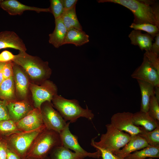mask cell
<instances>
[{
	"label": "cell",
	"mask_w": 159,
	"mask_h": 159,
	"mask_svg": "<svg viewBox=\"0 0 159 159\" xmlns=\"http://www.w3.org/2000/svg\"><path fill=\"white\" fill-rule=\"evenodd\" d=\"M130 135V138L128 143L122 149L113 153L117 156L124 158L132 153L149 145L146 140L139 135Z\"/></svg>",
	"instance_id": "cell-17"
},
{
	"label": "cell",
	"mask_w": 159,
	"mask_h": 159,
	"mask_svg": "<svg viewBox=\"0 0 159 159\" xmlns=\"http://www.w3.org/2000/svg\"><path fill=\"white\" fill-rule=\"evenodd\" d=\"M0 99L6 101L17 100L13 76L4 79L1 84Z\"/></svg>",
	"instance_id": "cell-23"
},
{
	"label": "cell",
	"mask_w": 159,
	"mask_h": 159,
	"mask_svg": "<svg viewBox=\"0 0 159 159\" xmlns=\"http://www.w3.org/2000/svg\"><path fill=\"white\" fill-rule=\"evenodd\" d=\"M128 37L131 44L138 46L142 51L150 50L154 38L148 34H143L140 30L134 29L130 33Z\"/></svg>",
	"instance_id": "cell-19"
},
{
	"label": "cell",
	"mask_w": 159,
	"mask_h": 159,
	"mask_svg": "<svg viewBox=\"0 0 159 159\" xmlns=\"http://www.w3.org/2000/svg\"><path fill=\"white\" fill-rule=\"evenodd\" d=\"M141 132L138 135L142 137L150 146L159 147V126L151 131L140 127Z\"/></svg>",
	"instance_id": "cell-26"
},
{
	"label": "cell",
	"mask_w": 159,
	"mask_h": 159,
	"mask_svg": "<svg viewBox=\"0 0 159 159\" xmlns=\"http://www.w3.org/2000/svg\"><path fill=\"white\" fill-rule=\"evenodd\" d=\"M16 122L18 129L22 132L31 131L45 127L41 110L35 108Z\"/></svg>",
	"instance_id": "cell-13"
},
{
	"label": "cell",
	"mask_w": 159,
	"mask_h": 159,
	"mask_svg": "<svg viewBox=\"0 0 159 159\" xmlns=\"http://www.w3.org/2000/svg\"><path fill=\"white\" fill-rule=\"evenodd\" d=\"M17 128L16 122L9 119L0 121V136L9 137L11 135L21 132Z\"/></svg>",
	"instance_id": "cell-28"
},
{
	"label": "cell",
	"mask_w": 159,
	"mask_h": 159,
	"mask_svg": "<svg viewBox=\"0 0 159 159\" xmlns=\"http://www.w3.org/2000/svg\"><path fill=\"white\" fill-rule=\"evenodd\" d=\"M60 17L67 31L73 28L82 30L77 16L75 6L64 11Z\"/></svg>",
	"instance_id": "cell-24"
},
{
	"label": "cell",
	"mask_w": 159,
	"mask_h": 159,
	"mask_svg": "<svg viewBox=\"0 0 159 159\" xmlns=\"http://www.w3.org/2000/svg\"><path fill=\"white\" fill-rule=\"evenodd\" d=\"M130 27L134 30L146 32L153 38L159 33V28L156 26L150 24H137L132 23Z\"/></svg>",
	"instance_id": "cell-29"
},
{
	"label": "cell",
	"mask_w": 159,
	"mask_h": 159,
	"mask_svg": "<svg viewBox=\"0 0 159 159\" xmlns=\"http://www.w3.org/2000/svg\"><path fill=\"white\" fill-rule=\"evenodd\" d=\"M55 23L54 31L49 35V42L55 47L58 48L63 45L67 30L61 17L55 19Z\"/></svg>",
	"instance_id": "cell-18"
},
{
	"label": "cell",
	"mask_w": 159,
	"mask_h": 159,
	"mask_svg": "<svg viewBox=\"0 0 159 159\" xmlns=\"http://www.w3.org/2000/svg\"><path fill=\"white\" fill-rule=\"evenodd\" d=\"M0 144H1V142H0Z\"/></svg>",
	"instance_id": "cell-47"
},
{
	"label": "cell",
	"mask_w": 159,
	"mask_h": 159,
	"mask_svg": "<svg viewBox=\"0 0 159 159\" xmlns=\"http://www.w3.org/2000/svg\"><path fill=\"white\" fill-rule=\"evenodd\" d=\"M132 121L135 126H140L149 131L153 130L159 126V121L153 118L148 112L140 111L133 114Z\"/></svg>",
	"instance_id": "cell-20"
},
{
	"label": "cell",
	"mask_w": 159,
	"mask_h": 159,
	"mask_svg": "<svg viewBox=\"0 0 159 159\" xmlns=\"http://www.w3.org/2000/svg\"><path fill=\"white\" fill-rule=\"evenodd\" d=\"M26 155L35 159H44L53 148L62 146L60 134L46 129L37 137Z\"/></svg>",
	"instance_id": "cell-4"
},
{
	"label": "cell",
	"mask_w": 159,
	"mask_h": 159,
	"mask_svg": "<svg viewBox=\"0 0 159 159\" xmlns=\"http://www.w3.org/2000/svg\"><path fill=\"white\" fill-rule=\"evenodd\" d=\"M50 2L51 13L53 14L55 19L60 17L64 12L62 0H51Z\"/></svg>",
	"instance_id": "cell-31"
},
{
	"label": "cell",
	"mask_w": 159,
	"mask_h": 159,
	"mask_svg": "<svg viewBox=\"0 0 159 159\" xmlns=\"http://www.w3.org/2000/svg\"><path fill=\"white\" fill-rule=\"evenodd\" d=\"M6 147L5 144H0V159H6Z\"/></svg>",
	"instance_id": "cell-39"
},
{
	"label": "cell",
	"mask_w": 159,
	"mask_h": 159,
	"mask_svg": "<svg viewBox=\"0 0 159 159\" xmlns=\"http://www.w3.org/2000/svg\"><path fill=\"white\" fill-rule=\"evenodd\" d=\"M12 61L24 69L31 83L40 85L48 80L51 75L52 71L47 62L26 52L19 51L17 54L14 55Z\"/></svg>",
	"instance_id": "cell-2"
},
{
	"label": "cell",
	"mask_w": 159,
	"mask_h": 159,
	"mask_svg": "<svg viewBox=\"0 0 159 159\" xmlns=\"http://www.w3.org/2000/svg\"><path fill=\"white\" fill-rule=\"evenodd\" d=\"M14 62L11 61L6 62L4 66L2 72L4 79L9 78L13 75V67Z\"/></svg>",
	"instance_id": "cell-34"
},
{
	"label": "cell",
	"mask_w": 159,
	"mask_h": 159,
	"mask_svg": "<svg viewBox=\"0 0 159 159\" xmlns=\"http://www.w3.org/2000/svg\"><path fill=\"white\" fill-rule=\"evenodd\" d=\"M6 159H21L18 155L6 148Z\"/></svg>",
	"instance_id": "cell-40"
},
{
	"label": "cell",
	"mask_w": 159,
	"mask_h": 159,
	"mask_svg": "<svg viewBox=\"0 0 159 159\" xmlns=\"http://www.w3.org/2000/svg\"><path fill=\"white\" fill-rule=\"evenodd\" d=\"M148 113L153 118L159 121V100L154 94L150 99Z\"/></svg>",
	"instance_id": "cell-30"
},
{
	"label": "cell",
	"mask_w": 159,
	"mask_h": 159,
	"mask_svg": "<svg viewBox=\"0 0 159 159\" xmlns=\"http://www.w3.org/2000/svg\"><path fill=\"white\" fill-rule=\"evenodd\" d=\"M14 56L11 52L5 50L0 54V62H6L12 61Z\"/></svg>",
	"instance_id": "cell-36"
},
{
	"label": "cell",
	"mask_w": 159,
	"mask_h": 159,
	"mask_svg": "<svg viewBox=\"0 0 159 159\" xmlns=\"http://www.w3.org/2000/svg\"><path fill=\"white\" fill-rule=\"evenodd\" d=\"M29 89L34 107L40 110L41 105L43 102H51L53 97L57 94V86L49 79L40 85L30 82Z\"/></svg>",
	"instance_id": "cell-7"
},
{
	"label": "cell",
	"mask_w": 159,
	"mask_h": 159,
	"mask_svg": "<svg viewBox=\"0 0 159 159\" xmlns=\"http://www.w3.org/2000/svg\"><path fill=\"white\" fill-rule=\"evenodd\" d=\"M64 7V11L75 6L77 0H62Z\"/></svg>",
	"instance_id": "cell-37"
},
{
	"label": "cell",
	"mask_w": 159,
	"mask_h": 159,
	"mask_svg": "<svg viewBox=\"0 0 159 159\" xmlns=\"http://www.w3.org/2000/svg\"><path fill=\"white\" fill-rule=\"evenodd\" d=\"M12 48L20 52L27 50L23 40L14 32L5 31L0 32V50Z\"/></svg>",
	"instance_id": "cell-16"
},
{
	"label": "cell",
	"mask_w": 159,
	"mask_h": 159,
	"mask_svg": "<svg viewBox=\"0 0 159 159\" xmlns=\"http://www.w3.org/2000/svg\"><path fill=\"white\" fill-rule=\"evenodd\" d=\"M13 78L17 100H29L30 82L28 76L21 66L14 62L13 67Z\"/></svg>",
	"instance_id": "cell-9"
},
{
	"label": "cell",
	"mask_w": 159,
	"mask_h": 159,
	"mask_svg": "<svg viewBox=\"0 0 159 159\" xmlns=\"http://www.w3.org/2000/svg\"><path fill=\"white\" fill-rule=\"evenodd\" d=\"M145 159H153V158H149L148 159L145 158Z\"/></svg>",
	"instance_id": "cell-44"
},
{
	"label": "cell",
	"mask_w": 159,
	"mask_h": 159,
	"mask_svg": "<svg viewBox=\"0 0 159 159\" xmlns=\"http://www.w3.org/2000/svg\"><path fill=\"white\" fill-rule=\"evenodd\" d=\"M40 110L43 121L46 129L60 134L67 122L58 112L54 108L52 102L46 101L43 102L41 105Z\"/></svg>",
	"instance_id": "cell-8"
},
{
	"label": "cell",
	"mask_w": 159,
	"mask_h": 159,
	"mask_svg": "<svg viewBox=\"0 0 159 159\" xmlns=\"http://www.w3.org/2000/svg\"><path fill=\"white\" fill-rule=\"evenodd\" d=\"M6 62H0V85L4 80L3 75L2 69Z\"/></svg>",
	"instance_id": "cell-41"
},
{
	"label": "cell",
	"mask_w": 159,
	"mask_h": 159,
	"mask_svg": "<svg viewBox=\"0 0 159 159\" xmlns=\"http://www.w3.org/2000/svg\"><path fill=\"white\" fill-rule=\"evenodd\" d=\"M133 113L130 112H117L114 114L111 119V123L122 131L127 132L130 135H137L141 132L140 126L134 125L132 121Z\"/></svg>",
	"instance_id": "cell-11"
},
{
	"label": "cell",
	"mask_w": 159,
	"mask_h": 159,
	"mask_svg": "<svg viewBox=\"0 0 159 159\" xmlns=\"http://www.w3.org/2000/svg\"><path fill=\"white\" fill-rule=\"evenodd\" d=\"M46 129L44 127L31 131L14 134L8 137L5 144L7 148L21 159H25L32 144Z\"/></svg>",
	"instance_id": "cell-6"
},
{
	"label": "cell",
	"mask_w": 159,
	"mask_h": 159,
	"mask_svg": "<svg viewBox=\"0 0 159 159\" xmlns=\"http://www.w3.org/2000/svg\"><path fill=\"white\" fill-rule=\"evenodd\" d=\"M159 147L149 145L140 150L132 153L125 157V159H145L147 158H158Z\"/></svg>",
	"instance_id": "cell-25"
},
{
	"label": "cell",
	"mask_w": 159,
	"mask_h": 159,
	"mask_svg": "<svg viewBox=\"0 0 159 159\" xmlns=\"http://www.w3.org/2000/svg\"><path fill=\"white\" fill-rule=\"evenodd\" d=\"M25 159H35L33 158H29V157H27L26 158H25Z\"/></svg>",
	"instance_id": "cell-43"
},
{
	"label": "cell",
	"mask_w": 159,
	"mask_h": 159,
	"mask_svg": "<svg viewBox=\"0 0 159 159\" xmlns=\"http://www.w3.org/2000/svg\"><path fill=\"white\" fill-rule=\"evenodd\" d=\"M106 127L107 132L101 135L100 140L96 142L95 141L94 139H93L91 145L95 148H100L114 153L128 143L130 135L117 129L111 123L106 125Z\"/></svg>",
	"instance_id": "cell-5"
},
{
	"label": "cell",
	"mask_w": 159,
	"mask_h": 159,
	"mask_svg": "<svg viewBox=\"0 0 159 159\" xmlns=\"http://www.w3.org/2000/svg\"><path fill=\"white\" fill-rule=\"evenodd\" d=\"M141 94L140 111L148 112L150 99L154 94L155 87L144 81L137 80Z\"/></svg>",
	"instance_id": "cell-22"
},
{
	"label": "cell",
	"mask_w": 159,
	"mask_h": 159,
	"mask_svg": "<svg viewBox=\"0 0 159 159\" xmlns=\"http://www.w3.org/2000/svg\"><path fill=\"white\" fill-rule=\"evenodd\" d=\"M154 95L156 98L159 100V87H155Z\"/></svg>",
	"instance_id": "cell-42"
},
{
	"label": "cell",
	"mask_w": 159,
	"mask_h": 159,
	"mask_svg": "<svg viewBox=\"0 0 159 159\" xmlns=\"http://www.w3.org/2000/svg\"><path fill=\"white\" fill-rule=\"evenodd\" d=\"M89 36L82 30L73 28L67 31L63 45L72 44L80 46L89 42Z\"/></svg>",
	"instance_id": "cell-21"
},
{
	"label": "cell",
	"mask_w": 159,
	"mask_h": 159,
	"mask_svg": "<svg viewBox=\"0 0 159 159\" xmlns=\"http://www.w3.org/2000/svg\"><path fill=\"white\" fill-rule=\"evenodd\" d=\"M0 7L11 15H21L26 11L41 12H51L49 7L47 8H39L24 5L16 0H2Z\"/></svg>",
	"instance_id": "cell-15"
},
{
	"label": "cell",
	"mask_w": 159,
	"mask_h": 159,
	"mask_svg": "<svg viewBox=\"0 0 159 159\" xmlns=\"http://www.w3.org/2000/svg\"><path fill=\"white\" fill-rule=\"evenodd\" d=\"M151 66L159 73V56L150 50L145 51L144 54Z\"/></svg>",
	"instance_id": "cell-32"
},
{
	"label": "cell",
	"mask_w": 159,
	"mask_h": 159,
	"mask_svg": "<svg viewBox=\"0 0 159 159\" xmlns=\"http://www.w3.org/2000/svg\"><path fill=\"white\" fill-rule=\"evenodd\" d=\"M2 0H0V4L1 3V2H2Z\"/></svg>",
	"instance_id": "cell-45"
},
{
	"label": "cell",
	"mask_w": 159,
	"mask_h": 159,
	"mask_svg": "<svg viewBox=\"0 0 159 159\" xmlns=\"http://www.w3.org/2000/svg\"><path fill=\"white\" fill-rule=\"evenodd\" d=\"M54 148L52 155V159H83L84 158L63 146H57Z\"/></svg>",
	"instance_id": "cell-27"
},
{
	"label": "cell",
	"mask_w": 159,
	"mask_h": 159,
	"mask_svg": "<svg viewBox=\"0 0 159 159\" xmlns=\"http://www.w3.org/2000/svg\"><path fill=\"white\" fill-rule=\"evenodd\" d=\"M99 3L118 4L130 10L134 14L133 23H148L159 28V6L155 1L149 0H99Z\"/></svg>",
	"instance_id": "cell-1"
},
{
	"label": "cell",
	"mask_w": 159,
	"mask_h": 159,
	"mask_svg": "<svg viewBox=\"0 0 159 159\" xmlns=\"http://www.w3.org/2000/svg\"><path fill=\"white\" fill-rule=\"evenodd\" d=\"M150 50L159 56V33L156 36L155 42L154 43H152Z\"/></svg>",
	"instance_id": "cell-38"
},
{
	"label": "cell",
	"mask_w": 159,
	"mask_h": 159,
	"mask_svg": "<svg viewBox=\"0 0 159 159\" xmlns=\"http://www.w3.org/2000/svg\"><path fill=\"white\" fill-rule=\"evenodd\" d=\"M46 157H45V158H44V159H50L48 158H46Z\"/></svg>",
	"instance_id": "cell-46"
},
{
	"label": "cell",
	"mask_w": 159,
	"mask_h": 159,
	"mask_svg": "<svg viewBox=\"0 0 159 159\" xmlns=\"http://www.w3.org/2000/svg\"><path fill=\"white\" fill-rule=\"evenodd\" d=\"M51 102L53 106L66 122H74L81 117L91 120L94 117L92 111L87 106L86 109L82 108L75 99H67L57 94L53 97Z\"/></svg>",
	"instance_id": "cell-3"
},
{
	"label": "cell",
	"mask_w": 159,
	"mask_h": 159,
	"mask_svg": "<svg viewBox=\"0 0 159 159\" xmlns=\"http://www.w3.org/2000/svg\"><path fill=\"white\" fill-rule=\"evenodd\" d=\"M97 150H99L101 154V157L102 159H125L120 158L111 152L106 150L99 148H96Z\"/></svg>",
	"instance_id": "cell-35"
},
{
	"label": "cell",
	"mask_w": 159,
	"mask_h": 159,
	"mask_svg": "<svg viewBox=\"0 0 159 159\" xmlns=\"http://www.w3.org/2000/svg\"><path fill=\"white\" fill-rule=\"evenodd\" d=\"M70 123L69 122H67L65 127L59 134L62 146L72 150L84 158L88 157L100 158L101 154L99 150L94 153H89L81 147L78 143L77 136L72 134L69 130V126Z\"/></svg>",
	"instance_id": "cell-10"
},
{
	"label": "cell",
	"mask_w": 159,
	"mask_h": 159,
	"mask_svg": "<svg viewBox=\"0 0 159 159\" xmlns=\"http://www.w3.org/2000/svg\"><path fill=\"white\" fill-rule=\"evenodd\" d=\"M9 119L6 101L0 99V121Z\"/></svg>",
	"instance_id": "cell-33"
},
{
	"label": "cell",
	"mask_w": 159,
	"mask_h": 159,
	"mask_svg": "<svg viewBox=\"0 0 159 159\" xmlns=\"http://www.w3.org/2000/svg\"><path fill=\"white\" fill-rule=\"evenodd\" d=\"M131 76L137 80L148 82L155 87H159V73L151 66L144 55L141 65L134 71Z\"/></svg>",
	"instance_id": "cell-12"
},
{
	"label": "cell",
	"mask_w": 159,
	"mask_h": 159,
	"mask_svg": "<svg viewBox=\"0 0 159 159\" xmlns=\"http://www.w3.org/2000/svg\"><path fill=\"white\" fill-rule=\"evenodd\" d=\"M6 106L10 119L15 122L24 117L34 108L29 100L6 101Z\"/></svg>",
	"instance_id": "cell-14"
}]
</instances>
